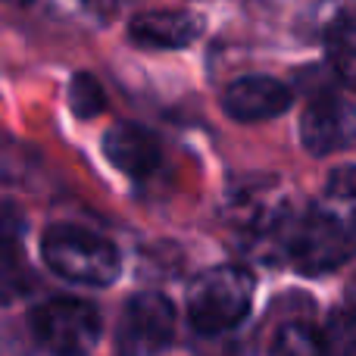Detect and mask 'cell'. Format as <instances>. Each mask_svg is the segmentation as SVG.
<instances>
[{
  "instance_id": "cell-1",
  "label": "cell",
  "mask_w": 356,
  "mask_h": 356,
  "mask_svg": "<svg viewBox=\"0 0 356 356\" xmlns=\"http://www.w3.org/2000/svg\"><path fill=\"white\" fill-rule=\"evenodd\" d=\"M41 257L60 278L75 284L106 288L122 272L116 244L81 225H50L41 238Z\"/></svg>"
},
{
  "instance_id": "cell-2",
  "label": "cell",
  "mask_w": 356,
  "mask_h": 356,
  "mask_svg": "<svg viewBox=\"0 0 356 356\" xmlns=\"http://www.w3.org/2000/svg\"><path fill=\"white\" fill-rule=\"evenodd\" d=\"M257 282L244 266L222 263L200 272L188 288V319L200 334H222L247 319Z\"/></svg>"
},
{
  "instance_id": "cell-3",
  "label": "cell",
  "mask_w": 356,
  "mask_h": 356,
  "mask_svg": "<svg viewBox=\"0 0 356 356\" xmlns=\"http://www.w3.org/2000/svg\"><path fill=\"white\" fill-rule=\"evenodd\" d=\"M31 338L50 356H88L100 344L104 322L94 303L79 297H54L31 309Z\"/></svg>"
},
{
  "instance_id": "cell-4",
  "label": "cell",
  "mask_w": 356,
  "mask_h": 356,
  "mask_svg": "<svg viewBox=\"0 0 356 356\" xmlns=\"http://www.w3.org/2000/svg\"><path fill=\"white\" fill-rule=\"evenodd\" d=\"M284 253L297 272L325 275V272L341 269L350 259V228L341 216L328 213V209H309L300 222H291L288 238H284Z\"/></svg>"
},
{
  "instance_id": "cell-5",
  "label": "cell",
  "mask_w": 356,
  "mask_h": 356,
  "mask_svg": "<svg viewBox=\"0 0 356 356\" xmlns=\"http://www.w3.org/2000/svg\"><path fill=\"white\" fill-rule=\"evenodd\" d=\"M175 338V307L156 291L135 294L116 325V356H160Z\"/></svg>"
},
{
  "instance_id": "cell-6",
  "label": "cell",
  "mask_w": 356,
  "mask_h": 356,
  "mask_svg": "<svg viewBox=\"0 0 356 356\" xmlns=\"http://www.w3.org/2000/svg\"><path fill=\"white\" fill-rule=\"evenodd\" d=\"M300 141L313 156H328L350 147L353 141V106L338 94H316L300 119Z\"/></svg>"
},
{
  "instance_id": "cell-7",
  "label": "cell",
  "mask_w": 356,
  "mask_h": 356,
  "mask_svg": "<svg viewBox=\"0 0 356 356\" xmlns=\"http://www.w3.org/2000/svg\"><path fill=\"white\" fill-rule=\"evenodd\" d=\"M294 94L288 85L269 75H244L232 81L222 94V110L238 122H266V119L282 116L291 106Z\"/></svg>"
},
{
  "instance_id": "cell-8",
  "label": "cell",
  "mask_w": 356,
  "mask_h": 356,
  "mask_svg": "<svg viewBox=\"0 0 356 356\" xmlns=\"http://www.w3.org/2000/svg\"><path fill=\"white\" fill-rule=\"evenodd\" d=\"M129 38L150 50H181L200 38V19L184 10H147L131 16Z\"/></svg>"
},
{
  "instance_id": "cell-9",
  "label": "cell",
  "mask_w": 356,
  "mask_h": 356,
  "mask_svg": "<svg viewBox=\"0 0 356 356\" xmlns=\"http://www.w3.org/2000/svg\"><path fill=\"white\" fill-rule=\"evenodd\" d=\"M104 154L129 178H147L160 166V141L138 122H119L104 135Z\"/></svg>"
},
{
  "instance_id": "cell-10",
  "label": "cell",
  "mask_w": 356,
  "mask_h": 356,
  "mask_svg": "<svg viewBox=\"0 0 356 356\" xmlns=\"http://www.w3.org/2000/svg\"><path fill=\"white\" fill-rule=\"evenodd\" d=\"M31 284H35V275H31L19 244H3L0 247V309L22 300L31 291Z\"/></svg>"
},
{
  "instance_id": "cell-11",
  "label": "cell",
  "mask_w": 356,
  "mask_h": 356,
  "mask_svg": "<svg viewBox=\"0 0 356 356\" xmlns=\"http://www.w3.org/2000/svg\"><path fill=\"white\" fill-rule=\"evenodd\" d=\"M269 356H325L319 328H313L303 319L284 322L275 332V338H272Z\"/></svg>"
},
{
  "instance_id": "cell-12",
  "label": "cell",
  "mask_w": 356,
  "mask_h": 356,
  "mask_svg": "<svg viewBox=\"0 0 356 356\" xmlns=\"http://www.w3.org/2000/svg\"><path fill=\"white\" fill-rule=\"evenodd\" d=\"M328 44V60H332V69L338 72V79L344 85L353 81V66H356V35H353V19L350 13H341L332 22L325 35Z\"/></svg>"
},
{
  "instance_id": "cell-13",
  "label": "cell",
  "mask_w": 356,
  "mask_h": 356,
  "mask_svg": "<svg viewBox=\"0 0 356 356\" xmlns=\"http://www.w3.org/2000/svg\"><path fill=\"white\" fill-rule=\"evenodd\" d=\"M69 106L79 119H94L106 110V94L91 72H75L69 81Z\"/></svg>"
},
{
  "instance_id": "cell-14",
  "label": "cell",
  "mask_w": 356,
  "mask_h": 356,
  "mask_svg": "<svg viewBox=\"0 0 356 356\" xmlns=\"http://www.w3.org/2000/svg\"><path fill=\"white\" fill-rule=\"evenodd\" d=\"M322 347H325V356H353V316L350 309H334L328 316L325 328H322Z\"/></svg>"
},
{
  "instance_id": "cell-15",
  "label": "cell",
  "mask_w": 356,
  "mask_h": 356,
  "mask_svg": "<svg viewBox=\"0 0 356 356\" xmlns=\"http://www.w3.org/2000/svg\"><path fill=\"white\" fill-rule=\"evenodd\" d=\"M25 232V216L16 203L0 200V247L3 244H19Z\"/></svg>"
}]
</instances>
